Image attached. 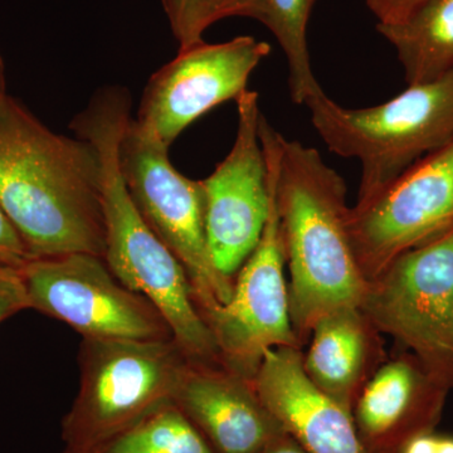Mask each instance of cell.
Returning <instances> with one entry per match:
<instances>
[{
    "label": "cell",
    "mask_w": 453,
    "mask_h": 453,
    "mask_svg": "<svg viewBox=\"0 0 453 453\" xmlns=\"http://www.w3.org/2000/svg\"><path fill=\"white\" fill-rule=\"evenodd\" d=\"M0 208L31 258L105 257L96 150L86 140L50 130L9 94L0 97Z\"/></svg>",
    "instance_id": "6da1fadb"
},
{
    "label": "cell",
    "mask_w": 453,
    "mask_h": 453,
    "mask_svg": "<svg viewBox=\"0 0 453 453\" xmlns=\"http://www.w3.org/2000/svg\"><path fill=\"white\" fill-rule=\"evenodd\" d=\"M130 89L104 86L70 122L74 136L91 142L101 164L107 266L162 314L188 359L220 363L213 333L196 305L186 270L146 225L125 186L119 144L131 118Z\"/></svg>",
    "instance_id": "7a4b0ae2"
},
{
    "label": "cell",
    "mask_w": 453,
    "mask_h": 453,
    "mask_svg": "<svg viewBox=\"0 0 453 453\" xmlns=\"http://www.w3.org/2000/svg\"><path fill=\"white\" fill-rule=\"evenodd\" d=\"M276 202L290 271L291 324L303 345L321 316L360 308L368 281L351 242L344 179L315 148L283 135Z\"/></svg>",
    "instance_id": "3957f363"
},
{
    "label": "cell",
    "mask_w": 453,
    "mask_h": 453,
    "mask_svg": "<svg viewBox=\"0 0 453 453\" xmlns=\"http://www.w3.org/2000/svg\"><path fill=\"white\" fill-rule=\"evenodd\" d=\"M303 105L332 153L359 160L357 202L372 198L413 164L453 140V73L408 86L378 106L347 109L321 88Z\"/></svg>",
    "instance_id": "277c9868"
},
{
    "label": "cell",
    "mask_w": 453,
    "mask_h": 453,
    "mask_svg": "<svg viewBox=\"0 0 453 453\" xmlns=\"http://www.w3.org/2000/svg\"><path fill=\"white\" fill-rule=\"evenodd\" d=\"M187 362L173 339H82L79 392L62 419V453H101L173 403Z\"/></svg>",
    "instance_id": "5b68a950"
},
{
    "label": "cell",
    "mask_w": 453,
    "mask_h": 453,
    "mask_svg": "<svg viewBox=\"0 0 453 453\" xmlns=\"http://www.w3.org/2000/svg\"><path fill=\"white\" fill-rule=\"evenodd\" d=\"M119 166L146 225L186 270L208 324L231 299L234 281L220 275L211 261L201 180L180 174L170 162L168 146L145 134L134 118L119 144Z\"/></svg>",
    "instance_id": "8992f818"
},
{
    "label": "cell",
    "mask_w": 453,
    "mask_h": 453,
    "mask_svg": "<svg viewBox=\"0 0 453 453\" xmlns=\"http://www.w3.org/2000/svg\"><path fill=\"white\" fill-rule=\"evenodd\" d=\"M259 140L270 178V211L255 251L234 277L231 299L211 316L208 326L216 339L220 363L253 380L271 349L301 345L291 324L286 258L276 202L279 133L259 119Z\"/></svg>",
    "instance_id": "52a82bcc"
},
{
    "label": "cell",
    "mask_w": 453,
    "mask_h": 453,
    "mask_svg": "<svg viewBox=\"0 0 453 453\" xmlns=\"http://www.w3.org/2000/svg\"><path fill=\"white\" fill-rule=\"evenodd\" d=\"M360 310L453 388V231L396 256L368 282Z\"/></svg>",
    "instance_id": "ba28073f"
},
{
    "label": "cell",
    "mask_w": 453,
    "mask_h": 453,
    "mask_svg": "<svg viewBox=\"0 0 453 453\" xmlns=\"http://www.w3.org/2000/svg\"><path fill=\"white\" fill-rule=\"evenodd\" d=\"M19 273L29 309L67 324L82 339H173L153 303L122 285L100 256L31 258Z\"/></svg>",
    "instance_id": "9c48e42d"
},
{
    "label": "cell",
    "mask_w": 453,
    "mask_h": 453,
    "mask_svg": "<svg viewBox=\"0 0 453 453\" xmlns=\"http://www.w3.org/2000/svg\"><path fill=\"white\" fill-rule=\"evenodd\" d=\"M349 231L366 281L403 252L453 231V140L349 211Z\"/></svg>",
    "instance_id": "30bf717a"
},
{
    "label": "cell",
    "mask_w": 453,
    "mask_h": 453,
    "mask_svg": "<svg viewBox=\"0 0 453 453\" xmlns=\"http://www.w3.org/2000/svg\"><path fill=\"white\" fill-rule=\"evenodd\" d=\"M266 42L241 35L223 43L199 42L151 74L134 121L168 146L188 127L247 89L250 76L270 55Z\"/></svg>",
    "instance_id": "8fae6325"
},
{
    "label": "cell",
    "mask_w": 453,
    "mask_h": 453,
    "mask_svg": "<svg viewBox=\"0 0 453 453\" xmlns=\"http://www.w3.org/2000/svg\"><path fill=\"white\" fill-rule=\"evenodd\" d=\"M238 125L231 151L201 180L205 234L217 271L234 281L255 251L270 211V178L259 140L258 94L246 89L235 100Z\"/></svg>",
    "instance_id": "7c38bea8"
},
{
    "label": "cell",
    "mask_w": 453,
    "mask_h": 453,
    "mask_svg": "<svg viewBox=\"0 0 453 453\" xmlns=\"http://www.w3.org/2000/svg\"><path fill=\"white\" fill-rule=\"evenodd\" d=\"M173 404L214 453H261L285 431L259 401L252 380L222 363L188 359Z\"/></svg>",
    "instance_id": "4fadbf2b"
},
{
    "label": "cell",
    "mask_w": 453,
    "mask_h": 453,
    "mask_svg": "<svg viewBox=\"0 0 453 453\" xmlns=\"http://www.w3.org/2000/svg\"><path fill=\"white\" fill-rule=\"evenodd\" d=\"M252 383L268 412L310 453H372L353 413L309 380L300 348L268 350Z\"/></svg>",
    "instance_id": "5bb4252c"
},
{
    "label": "cell",
    "mask_w": 453,
    "mask_h": 453,
    "mask_svg": "<svg viewBox=\"0 0 453 453\" xmlns=\"http://www.w3.org/2000/svg\"><path fill=\"white\" fill-rule=\"evenodd\" d=\"M449 390L413 354L384 363L354 404L363 442L372 453H398L411 438L434 431Z\"/></svg>",
    "instance_id": "9a60e30c"
},
{
    "label": "cell",
    "mask_w": 453,
    "mask_h": 453,
    "mask_svg": "<svg viewBox=\"0 0 453 453\" xmlns=\"http://www.w3.org/2000/svg\"><path fill=\"white\" fill-rule=\"evenodd\" d=\"M378 333L360 308H344L321 316L310 334L303 371L316 388L349 412L381 365Z\"/></svg>",
    "instance_id": "2e32d148"
},
{
    "label": "cell",
    "mask_w": 453,
    "mask_h": 453,
    "mask_svg": "<svg viewBox=\"0 0 453 453\" xmlns=\"http://www.w3.org/2000/svg\"><path fill=\"white\" fill-rule=\"evenodd\" d=\"M395 47L408 86L453 73V0H425L396 25H377Z\"/></svg>",
    "instance_id": "e0dca14e"
},
{
    "label": "cell",
    "mask_w": 453,
    "mask_h": 453,
    "mask_svg": "<svg viewBox=\"0 0 453 453\" xmlns=\"http://www.w3.org/2000/svg\"><path fill=\"white\" fill-rule=\"evenodd\" d=\"M315 3L316 0H264L259 18V22L275 35L288 58L291 98L299 105L321 88L312 73L306 37Z\"/></svg>",
    "instance_id": "ac0fdd59"
},
{
    "label": "cell",
    "mask_w": 453,
    "mask_h": 453,
    "mask_svg": "<svg viewBox=\"0 0 453 453\" xmlns=\"http://www.w3.org/2000/svg\"><path fill=\"white\" fill-rule=\"evenodd\" d=\"M264 0H190L186 38L179 50L203 41L204 32L219 20L229 17H246L258 20Z\"/></svg>",
    "instance_id": "d6986e66"
},
{
    "label": "cell",
    "mask_w": 453,
    "mask_h": 453,
    "mask_svg": "<svg viewBox=\"0 0 453 453\" xmlns=\"http://www.w3.org/2000/svg\"><path fill=\"white\" fill-rule=\"evenodd\" d=\"M27 309L29 303L19 270L0 265V324Z\"/></svg>",
    "instance_id": "ffe728a7"
},
{
    "label": "cell",
    "mask_w": 453,
    "mask_h": 453,
    "mask_svg": "<svg viewBox=\"0 0 453 453\" xmlns=\"http://www.w3.org/2000/svg\"><path fill=\"white\" fill-rule=\"evenodd\" d=\"M29 259L22 238L0 208V265L19 270Z\"/></svg>",
    "instance_id": "44dd1931"
},
{
    "label": "cell",
    "mask_w": 453,
    "mask_h": 453,
    "mask_svg": "<svg viewBox=\"0 0 453 453\" xmlns=\"http://www.w3.org/2000/svg\"><path fill=\"white\" fill-rule=\"evenodd\" d=\"M378 25H396L416 11L425 0H365Z\"/></svg>",
    "instance_id": "7402d4cb"
},
{
    "label": "cell",
    "mask_w": 453,
    "mask_h": 453,
    "mask_svg": "<svg viewBox=\"0 0 453 453\" xmlns=\"http://www.w3.org/2000/svg\"><path fill=\"white\" fill-rule=\"evenodd\" d=\"M168 17L170 28L179 46H181L186 38L188 14H189L190 0H160Z\"/></svg>",
    "instance_id": "603a6c76"
},
{
    "label": "cell",
    "mask_w": 453,
    "mask_h": 453,
    "mask_svg": "<svg viewBox=\"0 0 453 453\" xmlns=\"http://www.w3.org/2000/svg\"><path fill=\"white\" fill-rule=\"evenodd\" d=\"M101 453H166L163 449L149 445L134 431L127 432Z\"/></svg>",
    "instance_id": "cb8c5ba5"
},
{
    "label": "cell",
    "mask_w": 453,
    "mask_h": 453,
    "mask_svg": "<svg viewBox=\"0 0 453 453\" xmlns=\"http://www.w3.org/2000/svg\"><path fill=\"white\" fill-rule=\"evenodd\" d=\"M261 453H310L305 447L300 445L288 432L283 431L273 438Z\"/></svg>",
    "instance_id": "d4e9b609"
},
{
    "label": "cell",
    "mask_w": 453,
    "mask_h": 453,
    "mask_svg": "<svg viewBox=\"0 0 453 453\" xmlns=\"http://www.w3.org/2000/svg\"><path fill=\"white\" fill-rule=\"evenodd\" d=\"M434 453H453V436L437 434V443Z\"/></svg>",
    "instance_id": "484cf974"
},
{
    "label": "cell",
    "mask_w": 453,
    "mask_h": 453,
    "mask_svg": "<svg viewBox=\"0 0 453 453\" xmlns=\"http://www.w3.org/2000/svg\"><path fill=\"white\" fill-rule=\"evenodd\" d=\"M7 94V67H5L4 58H3L2 53H0V97Z\"/></svg>",
    "instance_id": "4316f807"
}]
</instances>
